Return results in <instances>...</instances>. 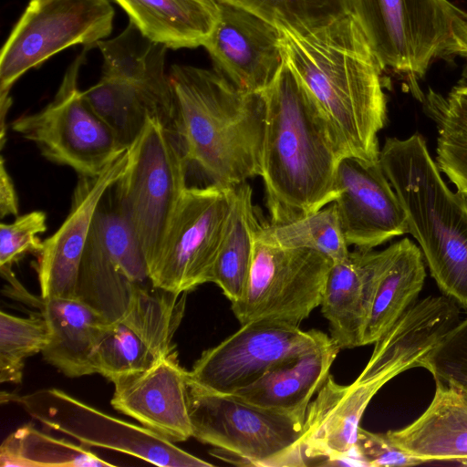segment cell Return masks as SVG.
I'll use <instances>...</instances> for the list:
<instances>
[{
	"mask_svg": "<svg viewBox=\"0 0 467 467\" xmlns=\"http://www.w3.org/2000/svg\"><path fill=\"white\" fill-rule=\"evenodd\" d=\"M140 32L171 49L203 46L220 19L217 0H113Z\"/></svg>",
	"mask_w": 467,
	"mask_h": 467,
	"instance_id": "25",
	"label": "cell"
},
{
	"mask_svg": "<svg viewBox=\"0 0 467 467\" xmlns=\"http://www.w3.org/2000/svg\"><path fill=\"white\" fill-rule=\"evenodd\" d=\"M247 10L278 29L306 35L348 14L347 0H217Z\"/></svg>",
	"mask_w": 467,
	"mask_h": 467,
	"instance_id": "31",
	"label": "cell"
},
{
	"mask_svg": "<svg viewBox=\"0 0 467 467\" xmlns=\"http://www.w3.org/2000/svg\"><path fill=\"white\" fill-rule=\"evenodd\" d=\"M10 400L34 420L87 447L116 451L161 467L213 466L143 426L104 413L56 388Z\"/></svg>",
	"mask_w": 467,
	"mask_h": 467,
	"instance_id": "14",
	"label": "cell"
},
{
	"mask_svg": "<svg viewBox=\"0 0 467 467\" xmlns=\"http://www.w3.org/2000/svg\"><path fill=\"white\" fill-rule=\"evenodd\" d=\"M48 332L44 359L69 378L94 374L92 354L108 323L78 297L42 300Z\"/></svg>",
	"mask_w": 467,
	"mask_h": 467,
	"instance_id": "23",
	"label": "cell"
},
{
	"mask_svg": "<svg viewBox=\"0 0 467 467\" xmlns=\"http://www.w3.org/2000/svg\"><path fill=\"white\" fill-rule=\"evenodd\" d=\"M385 249L362 346L375 344L417 303L426 278L422 252L410 239L402 238Z\"/></svg>",
	"mask_w": 467,
	"mask_h": 467,
	"instance_id": "26",
	"label": "cell"
},
{
	"mask_svg": "<svg viewBox=\"0 0 467 467\" xmlns=\"http://www.w3.org/2000/svg\"><path fill=\"white\" fill-rule=\"evenodd\" d=\"M258 234L279 246L315 250L333 263L344 260L350 252L334 202L292 223H262Z\"/></svg>",
	"mask_w": 467,
	"mask_h": 467,
	"instance_id": "30",
	"label": "cell"
},
{
	"mask_svg": "<svg viewBox=\"0 0 467 467\" xmlns=\"http://www.w3.org/2000/svg\"><path fill=\"white\" fill-rule=\"evenodd\" d=\"M115 11L109 0H29L5 42L0 55L1 140L10 90L26 71L77 45L97 47L113 28Z\"/></svg>",
	"mask_w": 467,
	"mask_h": 467,
	"instance_id": "10",
	"label": "cell"
},
{
	"mask_svg": "<svg viewBox=\"0 0 467 467\" xmlns=\"http://www.w3.org/2000/svg\"><path fill=\"white\" fill-rule=\"evenodd\" d=\"M357 450L366 466H412L422 462L395 445L387 433L359 428Z\"/></svg>",
	"mask_w": 467,
	"mask_h": 467,
	"instance_id": "36",
	"label": "cell"
},
{
	"mask_svg": "<svg viewBox=\"0 0 467 467\" xmlns=\"http://www.w3.org/2000/svg\"><path fill=\"white\" fill-rule=\"evenodd\" d=\"M218 345L206 349L188 371L189 387L233 394L327 342L320 330L273 321L244 325Z\"/></svg>",
	"mask_w": 467,
	"mask_h": 467,
	"instance_id": "15",
	"label": "cell"
},
{
	"mask_svg": "<svg viewBox=\"0 0 467 467\" xmlns=\"http://www.w3.org/2000/svg\"><path fill=\"white\" fill-rule=\"evenodd\" d=\"M426 410L408 426L389 431V440L422 463L467 462V389L435 382Z\"/></svg>",
	"mask_w": 467,
	"mask_h": 467,
	"instance_id": "22",
	"label": "cell"
},
{
	"mask_svg": "<svg viewBox=\"0 0 467 467\" xmlns=\"http://www.w3.org/2000/svg\"><path fill=\"white\" fill-rule=\"evenodd\" d=\"M340 350L329 338L297 359L269 371L233 394L250 403L304 421L313 395L326 381Z\"/></svg>",
	"mask_w": 467,
	"mask_h": 467,
	"instance_id": "24",
	"label": "cell"
},
{
	"mask_svg": "<svg viewBox=\"0 0 467 467\" xmlns=\"http://www.w3.org/2000/svg\"><path fill=\"white\" fill-rule=\"evenodd\" d=\"M385 258L386 249H356L329 270L320 306L329 324V337L341 350L362 346Z\"/></svg>",
	"mask_w": 467,
	"mask_h": 467,
	"instance_id": "21",
	"label": "cell"
},
{
	"mask_svg": "<svg viewBox=\"0 0 467 467\" xmlns=\"http://www.w3.org/2000/svg\"><path fill=\"white\" fill-rule=\"evenodd\" d=\"M160 357L139 332L122 322L107 323L92 354L94 372L113 382L150 368Z\"/></svg>",
	"mask_w": 467,
	"mask_h": 467,
	"instance_id": "32",
	"label": "cell"
},
{
	"mask_svg": "<svg viewBox=\"0 0 467 467\" xmlns=\"http://www.w3.org/2000/svg\"><path fill=\"white\" fill-rule=\"evenodd\" d=\"M422 103L437 128L436 163L467 197V84L446 96L429 88Z\"/></svg>",
	"mask_w": 467,
	"mask_h": 467,
	"instance_id": "28",
	"label": "cell"
},
{
	"mask_svg": "<svg viewBox=\"0 0 467 467\" xmlns=\"http://www.w3.org/2000/svg\"><path fill=\"white\" fill-rule=\"evenodd\" d=\"M384 385L376 379L340 385L327 376L306 412L299 441L306 466H366L357 450L359 423Z\"/></svg>",
	"mask_w": 467,
	"mask_h": 467,
	"instance_id": "18",
	"label": "cell"
},
{
	"mask_svg": "<svg viewBox=\"0 0 467 467\" xmlns=\"http://www.w3.org/2000/svg\"><path fill=\"white\" fill-rule=\"evenodd\" d=\"M112 383L110 403L115 410L172 442L192 437L188 370L180 365L176 350Z\"/></svg>",
	"mask_w": 467,
	"mask_h": 467,
	"instance_id": "20",
	"label": "cell"
},
{
	"mask_svg": "<svg viewBox=\"0 0 467 467\" xmlns=\"http://www.w3.org/2000/svg\"><path fill=\"white\" fill-rule=\"evenodd\" d=\"M188 160L182 142L159 116H150L127 150L113 185L118 208L136 235L149 270L187 189Z\"/></svg>",
	"mask_w": 467,
	"mask_h": 467,
	"instance_id": "8",
	"label": "cell"
},
{
	"mask_svg": "<svg viewBox=\"0 0 467 467\" xmlns=\"http://www.w3.org/2000/svg\"><path fill=\"white\" fill-rule=\"evenodd\" d=\"M382 69L405 78L420 102L419 82L438 59L467 56V11L449 0H347Z\"/></svg>",
	"mask_w": 467,
	"mask_h": 467,
	"instance_id": "6",
	"label": "cell"
},
{
	"mask_svg": "<svg viewBox=\"0 0 467 467\" xmlns=\"http://www.w3.org/2000/svg\"><path fill=\"white\" fill-rule=\"evenodd\" d=\"M89 49L84 47L68 67L52 101L11 123L47 160L82 176L99 175L127 150L78 89V72Z\"/></svg>",
	"mask_w": 467,
	"mask_h": 467,
	"instance_id": "11",
	"label": "cell"
},
{
	"mask_svg": "<svg viewBox=\"0 0 467 467\" xmlns=\"http://www.w3.org/2000/svg\"><path fill=\"white\" fill-rule=\"evenodd\" d=\"M0 215L4 218L8 215H18V199L14 182L1 156L0 161Z\"/></svg>",
	"mask_w": 467,
	"mask_h": 467,
	"instance_id": "37",
	"label": "cell"
},
{
	"mask_svg": "<svg viewBox=\"0 0 467 467\" xmlns=\"http://www.w3.org/2000/svg\"><path fill=\"white\" fill-rule=\"evenodd\" d=\"M126 162L127 150L99 175H79L67 218L43 241L42 250L36 255L42 300L77 297L79 265L95 212L122 174Z\"/></svg>",
	"mask_w": 467,
	"mask_h": 467,
	"instance_id": "19",
	"label": "cell"
},
{
	"mask_svg": "<svg viewBox=\"0 0 467 467\" xmlns=\"http://www.w3.org/2000/svg\"><path fill=\"white\" fill-rule=\"evenodd\" d=\"M48 332L43 316L27 317L0 313V381L20 383L25 361L42 352Z\"/></svg>",
	"mask_w": 467,
	"mask_h": 467,
	"instance_id": "33",
	"label": "cell"
},
{
	"mask_svg": "<svg viewBox=\"0 0 467 467\" xmlns=\"http://www.w3.org/2000/svg\"><path fill=\"white\" fill-rule=\"evenodd\" d=\"M47 230V215L33 211L18 216L12 223L0 224V268H11L26 254L37 255L43 247L38 234Z\"/></svg>",
	"mask_w": 467,
	"mask_h": 467,
	"instance_id": "35",
	"label": "cell"
},
{
	"mask_svg": "<svg viewBox=\"0 0 467 467\" xmlns=\"http://www.w3.org/2000/svg\"><path fill=\"white\" fill-rule=\"evenodd\" d=\"M281 31L285 60L313 94L348 156L379 161L387 119L384 71L349 15L306 35Z\"/></svg>",
	"mask_w": 467,
	"mask_h": 467,
	"instance_id": "2",
	"label": "cell"
},
{
	"mask_svg": "<svg viewBox=\"0 0 467 467\" xmlns=\"http://www.w3.org/2000/svg\"><path fill=\"white\" fill-rule=\"evenodd\" d=\"M169 75L175 130L188 161L223 187L261 176L264 93L240 90L214 69L173 65Z\"/></svg>",
	"mask_w": 467,
	"mask_h": 467,
	"instance_id": "4",
	"label": "cell"
},
{
	"mask_svg": "<svg viewBox=\"0 0 467 467\" xmlns=\"http://www.w3.org/2000/svg\"><path fill=\"white\" fill-rule=\"evenodd\" d=\"M263 93L261 177L270 223L284 224L337 199V167L348 154L329 119L286 60Z\"/></svg>",
	"mask_w": 467,
	"mask_h": 467,
	"instance_id": "1",
	"label": "cell"
},
{
	"mask_svg": "<svg viewBox=\"0 0 467 467\" xmlns=\"http://www.w3.org/2000/svg\"><path fill=\"white\" fill-rule=\"evenodd\" d=\"M1 467H104L115 466L87 446L52 437L31 424L10 433L0 447Z\"/></svg>",
	"mask_w": 467,
	"mask_h": 467,
	"instance_id": "29",
	"label": "cell"
},
{
	"mask_svg": "<svg viewBox=\"0 0 467 467\" xmlns=\"http://www.w3.org/2000/svg\"><path fill=\"white\" fill-rule=\"evenodd\" d=\"M97 47L102 56L101 77L83 95L118 141L128 150L155 115L176 133L172 87L165 71L168 47L131 22Z\"/></svg>",
	"mask_w": 467,
	"mask_h": 467,
	"instance_id": "7",
	"label": "cell"
},
{
	"mask_svg": "<svg viewBox=\"0 0 467 467\" xmlns=\"http://www.w3.org/2000/svg\"><path fill=\"white\" fill-rule=\"evenodd\" d=\"M261 225L253 203L251 186L245 182L234 187L231 211L212 280L231 304L244 295Z\"/></svg>",
	"mask_w": 467,
	"mask_h": 467,
	"instance_id": "27",
	"label": "cell"
},
{
	"mask_svg": "<svg viewBox=\"0 0 467 467\" xmlns=\"http://www.w3.org/2000/svg\"><path fill=\"white\" fill-rule=\"evenodd\" d=\"M219 5L220 19L202 46L213 69L240 90L264 92L285 61L280 29L241 7Z\"/></svg>",
	"mask_w": 467,
	"mask_h": 467,
	"instance_id": "16",
	"label": "cell"
},
{
	"mask_svg": "<svg viewBox=\"0 0 467 467\" xmlns=\"http://www.w3.org/2000/svg\"><path fill=\"white\" fill-rule=\"evenodd\" d=\"M435 382L467 389V317L460 320L420 360Z\"/></svg>",
	"mask_w": 467,
	"mask_h": 467,
	"instance_id": "34",
	"label": "cell"
},
{
	"mask_svg": "<svg viewBox=\"0 0 467 467\" xmlns=\"http://www.w3.org/2000/svg\"><path fill=\"white\" fill-rule=\"evenodd\" d=\"M234 187H187L158 255L150 266L154 285L175 295L212 282L232 206Z\"/></svg>",
	"mask_w": 467,
	"mask_h": 467,
	"instance_id": "13",
	"label": "cell"
},
{
	"mask_svg": "<svg viewBox=\"0 0 467 467\" xmlns=\"http://www.w3.org/2000/svg\"><path fill=\"white\" fill-rule=\"evenodd\" d=\"M258 231L246 286L232 311L241 325L273 321L299 327L320 306L333 261L315 250L275 244Z\"/></svg>",
	"mask_w": 467,
	"mask_h": 467,
	"instance_id": "12",
	"label": "cell"
},
{
	"mask_svg": "<svg viewBox=\"0 0 467 467\" xmlns=\"http://www.w3.org/2000/svg\"><path fill=\"white\" fill-rule=\"evenodd\" d=\"M379 161L439 289L467 311V197L446 185L418 132L387 138Z\"/></svg>",
	"mask_w": 467,
	"mask_h": 467,
	"instance_id": "5",
	"label": "cell"
},
{
	"mask_svg": "<svg viewBox=\"0 0 467 467\" xmlns=\"http://www.w3.org/2000/svg\"><path fill=\"white\" fill-rule=\"evenodd\" d=\"M464 58L466 60V63L462 71V80L460 82L467 84V56Z\"/></svg>",
	"mask_w": 467,
	"mask_h": 467,
	"instance_id": "38",
	"label": "cell"
},
{
	"mask_svg": "<svg viewBox=\"0 0 467 467\" xmlns=\"http://www.w3.org/2000/svg\"><path fill=\"white\" fill-rule=\"evenodd\" d=\"M192 437L213 456L243 466H306L299 441L304 421L234 394L189 387Z\"/></svg>",
	"mask_w": 467,
	"mask_h": 467,
	"instance_id": "9",
	"label": "cell"
},
{
	"mask_svg": "<svg viewBox=\"0 0 467 467\" xmlns=\"http://www.w3.org/2000/svg\"><path fill=\"white\" fill-rule=\"evenodd\" d=\"M337 189L334 203L348 245L372 250L408 234L405 212L379 161L345 156L337 167Z\"/></svg>",
	"mask_w": 467,
	"mask_h": 467,
	"instance_id": "17",
	"label": "cell"
},
{
	"mask_svg": "<svg viewBox=\"0 0 467 467\" xmlns=\"http://www.w3.org/2000/svg\"><path fill=\"white\" fill-rule=\"evenodd\" d=\"M112 188L98 205L89 228L77 297L108 323L122 322L139 332L161 356L170 354L175 350L172 338L183 317L187 293L179 296L154 285Z\"/></svg>",
	"mask_w": 467,
	"mask_h": 467,
	"instance_id": "3",
	"label": "cell"
}]
</instances>
